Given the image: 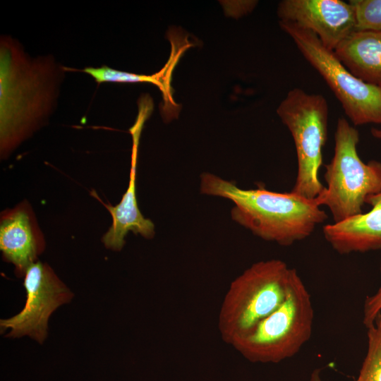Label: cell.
<instances>
[{"mask_svg": "<svg viewBox=\"0 0 381 381\" xmlns=\"http://www.w3.org/2000/svg\"><path fill=\"white\" fill-rule=\"evenodd\" d=\"M0 59V150L6 158L47 121L64 69L48 56L28 58L11 38L1 37Z\"/></svg>", "mask_w": 381, "mask_h": 381, "instance_id": "cell-1", "label": "cell"}, {"mask_svg": "<svg viewBox=\"0 0 381 381\" xmlns=\"http://www.w3.org/2000/svg\"><path fill=\"white\" fill-rule=\"evenodd\" d=\"M200 190L231 200L232 220L262 240L282 246L307 238L328 217L315 199L264 187L243 189L210 172L200 174Z\"/></svg>", "mask_w": 381, "mask_h": 381, "instance_id": "cell-2", "label": "cell"}, {"mask_svg": "<svg viewBox=\"0 0 381 381\" xmlns=\"http://www.w3.org/2000/svg\"><path fill=\"white\" fill-rule=\"evenodd\" d=\"M313 319L310 294L292 268L284 302L231 346L250 362L277 363L294 356L309 341Z\"/></svg>", "mask_w": 381, "mask_h": 381, "instance_id": "cell-3", "label": "cell"}, {"mask_svg": "<svg viewBox=\"0 0 381 381\" xmlns=\"http://www.w3.org/2000/svg\"><path fill=\"white\" fill-rule=\"evenodd\" d=\"M292 268L279 259L251 265L230 284L218 318L222 339L232 344L284 302Z\"/></svg>", "mask_w": 381, "mask_h": 381, "instance_id": "cell-4", "label": "cell"}, {"mask_svg": "<svg viewBox=\"0 0 381 381\" xmlns=\"http://www.w3.org/2000/svg\"><path fill=\"white\" fill-rule=\"evenodd\" d=\"M334 141V156L325 165L326 186L315 201L326 206L333 223H338L363 213L367 198L381 191V162L361 160L358 131L344 118L337 121Z\"/></svg>", "mask_w": 381, "mask_h": 381, "instance_id": "cell-5", "label": "cell"}, {"mask_svg": "<svg viewBox=\"0 0 381 381\" xmlns=\"http://www.w3.org/2000/svg\"><path fill=\"white\" fill-rule=\"evenodd\" d=\"M277 112L289 130L296 147L297 174L291 192L315 199L325 188L318 173L327 140V102L322 95L295 87L288 92Z\"/></svg>", "mask_w": 381, "mask_h": 381, "instance_id": "cell-6", "label": "cell"}, {"mask_svg": "<svg viewBox=\"0 0 381 381\" xmlns=\"http://www.w3.org/2000/svg\"><path fill=\"white\" fill-rule=\"evenodd\" d=\"M280 25L325 80L354 126L381 125V87L353 75L313 32L287 20H282Z\"/></svg>", "mask_w": 381, "mask_h": 381, "instance_id": "cell-7", "label": "cell"}, {"mask_svg": "<svg viewBox=\"0 0 381 381\" xmlns=\"http://www.w3.org/2000/svg\"><path fill=\"white\" fill-rule=\"evenodd\" d=\"M23 277L25 306L18 314L1 320V332L9 329L7 337L26 335L42 344L47 337L49 317L73 294L49 265L39 260L28 267Z\"/></svg>", "mask_w": 381, "mask_h": 381, "instance_id": "cell-8", "label": "cell"}, {"mask_svg": "<svg viewBox=\"0 0 381 381\" xmlns=\"http://www.w3.org/2000/svg\"><path fill=\"white\" fill-rule=\"evenodd\" d=\"M279 15L282 20L313 32L331 51L356 31L353 6L341 0H285L279 4Z\"/></svg>", "mask_w": 381, "mask_h": 381, "instance_id": "cell-9", "label": "cell"}, {"mask_svg": "<svg viewBox=\"0 0 381 381\" xmlns=\"http://www.w3.org/2000/svg\"><path fill=\"white\" fill-rule=\"evenodd\" d=\"M45 240L35 212L27 200L7 208L0 216V250L3 259L11 263L18 277L38 261Z\"/></svg>", "mask_w": 381, "mask_h": 381, "instance_id": "cell-10", "label": "cell"}, {"mask_svg": "<svg viewBox=\"0 0 381 381\" xmlns=\"http://www.w3.org/2000/svg\"><path fill=\"white\" fill-rule=\"evenodd\" d=\"M367 212L323 226V235L340 255L381 250V191L370 195Z\"/></svg>", "mask_w": 381, "mask_h": 381, "instance_id": "cell-11", "label": "cell"}, {"mask_svg": "<svg viewBox=\"0 0 381 381\" xmlns=\"http://www.w3.org/2000/svg\"><path fill=\"white\" fill-rule=\"evenodd\" d=\"M133 148L128 188L120 202L113 206L104 203L111 216L112 222L103 235L102 241L104 246L114 251H120L125 244V237L131 231L135 235L150 239L155 235V224L151 219L141 213L136 198L137 152L140 131H131Z\"/></svg>", "mask_w": 381, "mask_h": 381, "instance_id": "cell-12", "label": "cell"}, {"mask_svg": "<svg viewBox=\"0 0 381 381\" xmlns=\"http://www.w3.org/2000/svg\"><path fill=\"white\" fill-rule=\"evenodd\" d=\"M334 52L356 78L381 87V32L354 31Z\"/></svg>", "mask_w": 381, "mask_h": 381, "instance_id": "cell-13", "label": "cell"}, {"mask_svg": "<svg viewBox=\"0 0 381 381\" xmlns=\"http://www.w3.org/2000/svg\"><path fill=\"white\" fill-rule=\"evenodd\" d=\"M367 329V352L354 381H381V313Z\"/></svg>", "mask_w": 381, "mask_h": 381, "instance_id": "cell-14", "label": "cell"}, {"mask_svg": "<svg viewBox=\"0 0 381 381\" xmlns=\"http://www.w3.org/2000/svg\"><path fill=\"white\" fill-rule=\"evenodd\" d=\"M356 31L381 32V0H351Z\"/></svg>", "mask_w": 381, "mask_h": 381, "instance_id": "cell-15", "label": "cell"}, {"mask_svg": "<svg viewBox=\"0 0 381 381\" xmlns=\"http://www.w3.org/2000/svg\"><path fill=\"white\" fill-rule=\"evenodd\" d=\"M83 72L91 75L96 82L101 83H154L155 79L152 76L137 75L123 72L103 66L100 68H86Z\"/></svg>", "mask_w": 381, "mask_h": 381, "instance_id": "cell-16", "label": "cell"}, {"mask_svg": "<svg viewBox=\"0 0 381 381\" xmlns=\"http://www.w3.org/2000/svg\"><path fill=\"white\" fill-rule=\"evenodd\" d=\"M380 271L381 272V260ZM363 312V323L367 328L374 322L377 315L381 313V286L373 294L365 298Z\"/></svg>", "mask_w": 381, "mask_h": 381, "instance_id": "cell-17", "label": "cell"}, {"mask_svg": "<svg viewBox=\"0 0 381 381\" xmlns=\"http://www.w3.org/2000/svg\"><path fill=\"white\" fill-rule=\"evenodd\" d=\"M322 370L320 368H315L310 374L309 381H322L321 375Z\"/></svg>", "mask_w": 381, "mask_h": 381, "instance_id": "cell-18", "label": "cell"}, {"mask_svg": "<svg viewBox=\"0 0 381 381\" xmlns=\"http://www.w3.org/2000/svg\"><path fill=\"white\" fill-rule=\"evenodd\" d=\"M370 132L374 138L381 141V128H373Z\"/></svg>", "mask_w": 381, "mask_h": 381, "instance_id": "cell-19", "label": "cell"}]
</instances>
